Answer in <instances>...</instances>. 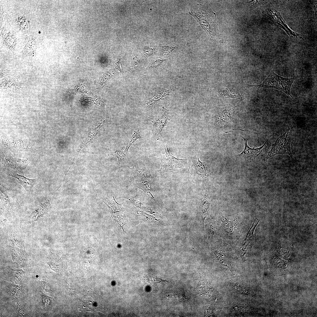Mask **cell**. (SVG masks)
I'll return each instance as SVG.
<instances>
[{
  "label": "cell",
  "instance_id": "obj_8",
  "mask_svg": "<svg viewBox=\"0 0 317 317\" xmlns=\"http://www.w3.org/2000/svg\"><path fill=\"white\" fill-rule=\"evenodd\" d=\"M245 142V149L243 151L237 156L249 161H254L259 158L267 141L262 146L257 148H251L247 145V139L243 138Z\"/></svg>",
  "mask_w": 317,
  "mask_h": 317
},
{
  "label": "cell",
  "instance_id": "obj_12",
  "mask_svg": "<svg viewBox=\"0 0 317 317\" xmlns=\"http://www.w3.org/2000/svg\"><path fill=\"white\" fill-rule=\"evenodd\" d=\"M209 198L205 192L203 194L200 203V212L203 219H205L210 211Z\"/></svg>",
  "mask_w": 317,
  "mask_h": 317
},
{
  "label": "cell",
  "instance_id": "obj_14",
  "mask_svg": "<svg viewBox=\"0 0 317 317\" xmlns=\"http://www.w3.org/2000/svg\"><path fill=\"white\" fill-rule=\"evenodd\" d=\"M128 151L127 150L126 146L122 147L117 150L115 152L113 153L111 155L116 156L118 158L119 162V167L122 168L124 163L125 159Z\"/></svg>",
  "mask_w": 317,
  "mask_h": 317
},
{
  "label": "cell",
  "instance_id": "obj_5",
  "mask_svg": "<svg viewBox=\"0 0 317 317\" xmlns=\"http://www.w3.org/2000/svg\"><path fill=\"white\" fill-rule=\"evenodd\" d=\"M290 127H289L283 133L273 144L271 150L268 153L267 158L276 155L286 154L292 157L290 145L291 137L290 133Z\"/></svg>",
  "mask_w": 317,
  "mask_h": 317
},
{
  "label": "cell",
  "instance_id": "obj_4",
  "mask_svg": "<svg viewBox=\"0 0 317 317\" xmlns=\"http://www.w3.org/2000/svg\"><path fill=\"white\" fill-rule=\"evenodd\" d=\"M165 154L159 158L161 161L160 170L161 173L166 172H188V170L186 165L187 159L176 158L170 154L168 146L163 145Z\"/></svg>",
  "mask_w": 317,
  "mask_h": 317
},
{
  "label": "cell",
  "instance_id": "obj_2",
  "mask_svg": "<svg viewBox=\"0 0 317 317\" xmlns=\"http://www.w3.org/2000/svg\"><path fill=\"white\" fill-rule=\"evenodd\" d=\"M128 167L130 171V184L133 186L136 189H140L149 196L154 198L151 192L150 171L146 167L139 168L137 161L134 163L133 167Z\"/></svg>",
  "mask_w": 317,
  "mask_h": 317
},
{
  "label": "cell",
  "instance_id": "obj_9",
  "mask_svg": "<svg viewBox=\"0 0 317 317\" xmlns=\"http://www.w3.org/2000/svg\"><path fill=\"white\" fill-rule=\"evenodd\" d=\"M174 92L173 89H164L159 91L156 90L153 98L150 100L146 102L145 105L147 109L150 108L166 97L172 95Z\"/></svg>",
  "mask_w": 317,
  "mask_h": 317
},
{
  "label": "cell",
  "instance_id": "obj_1",
  "mask_svg": "<svg viewBox=\"0 0 317 317\" xmlns=\"http://www.w3.org/2000/svg\"><path fill=\"white\" fill-rule=\"evenodd\" d=\"M189 13L196 20L210 39L215 40L218 29L215 13L209 7L198 4L190 8Z\"/></svg>",
  "mask_w": 317,
  "mask_h": 317
},
{
  "label": "cell",
  "instance_id": "obj_6",
  "mask_svg": "<svg viewBox=\"0 0 317 317\" xmlns=\"http://www.w3.org/2000/svg\"><path fill=\"white\" fill-rule=\"evenodd\" d=\"M170 111L163 107L161 112L156 120L152 121L153 123L152 132L156 139L158 140L162 136V131L169 120Z\"/></svg>",
  "mask_w": 317,
  "mask_h": 317
},
{
  "label": "cell",
  "instance_id": "obj_17",
  "mask_svg": "<svg viewBox=\"0 0 317 317\" xmlns=\"http://www.w3.org/2000/svg\"><path fill=\"white\" fill-rule=\"evenodd\" d=\"M230 111L228 110L225 109L222 112L218 117V122L220 123H226L229 120L230 117Z\"/></svg>",
  "mask_w": 317,
  "mask_h": 317
},
{
  "label": "cell",
  "instance_id": "obj_16",
  "mask_svg": "<svg viewBox=\"0 0 317 317\" xmlns=\"http://www.w3.org/2000/svg\"><path fill=\"white\" fill-rule=\"evenodd\" d=\"M142 139L140 135L139 129L137 131H134L132 135L129 138L127 141V146H126L127 150H129L131 145L138 139Z\"/></svg>",
  "mask_w": 317,
  "mask_h": 317
},
{
  "label": "cell",
  "instance_id": "obj_15",
  "mask_svg": "<svg viewBox=\"0 0 317 317\" xmlns=\"http://www.w3.org/2000/svg\"><path fill=\"white\" fill-rule=\"evenodd\" d=\"M259 222V220L257 219H255L253 224L251 228L247 234L246 237L242 242L244 243L242 247L244 246V249L247 248L250 245L251 239L254 236V232L256 226Z\"/></svg>",
  "mask_w": 317,
  "mask_h": 317
},
{
  "label": "cell",
  "instance_id": "obj_10",
  "mask_svg": "<svg viewBox=\"0 0 317 317\" xmlns=\"http://www.w3.org/2000/svg\"><path fill=\"white\" fill-rule=\"evenodd\" d=\"M50 205V200L48 199L41 204L29 216L28 220L26 221V225L37 220L40 217L43 216L48 211Z\"/></svg>",
  "mask_w": 317,
  "mask_h": 317
},
{
  "label": "cell",
  "instance_id": "obj_11",
  "mask_svg": "<svg viewBox=\"0 0 317 317\" xmlns=\"http://www.w3.org/2000/svg\"><path fill=\"white\" fill-rule=\"evenodd\" d=\"M9 175L15 178L28 193H30L31 192L33 188L36 183V179H29L25 177L24 175H18L16 173H11Z\"/></svg>",
  "mask_w": 317,
  "mask_h": 317
},
{
  "label": "cell",
  "instance_id": "obj_22",
  "mask_svg": "<svg viewBox=\"0 0 317 317\" xmlns=\"http://www.w3.org/2000/svg\"><path fill=\"white\" fill-rule=\"evenodd\" d=\"M110 78V76L108 74H104V76L102 78V82H101V85L102 87H103L104 85H105L106 83L109 80Z\"/></svg>",
  "mask_w": 317,
  "mask_h": 317
},
{
  "label": "cell",
  "instance_id": "obj_3",
  "mask_svg": "<svg viewBox=\"0 0 317 317\" xmlns=\"http://www.w3.org/2000/svg\"><path fill=\"white\" fill-rule=\"evenodd\" d=\"M297 76L288 78L280 76L272 71L266 79L261 84L257 85H249V87H257L277 89L281 91L293 98L290 89L291 85Z\"/></svg>",
  "mask_w": 317,
  "mask_h": 317
},
{
  "label": "cell",
  "instance_id": "obj_21",
  "mask_svg": "<svg viewBox=\"0 0 317 317\" xmlns=\"http://www.w3.org/2000/svg\"><path fill=\"white\" fill-rule=\"evenodd\" d=\"M25 20L22 18L20 19L18 21V23L21 27L24 30H26L28 28L27 23L26 21Z\"/></svg>",
  "mask_w": 317,
  "mask_h": 317
},
{
  "label": "cell",
  "instance_id": "obj_13",
  "mask_svg": "<svg viewBox=\"0 0 317 317\" xmlns=\"http://www.w3.org/2000/svg\"><path fill=\"white\" fill-rule=\"evenodd\" d=\"M36 47L37 44L34 39L30 38L23 50V53L27 56H31L35 53Z\"/></svg>",
  "mask_w": 317,
  "mask_h": 317
},
{
  "label": "cell",
  "instance_id": "obj_20",
  "mask_svg": "<svg viewBox=\"0 0 317 317\" xmlns=\"http://www.w3.org/2000/svg\"><path fill=\"white\" fill-rule=\"evenodd\" d=\"M161 52L163 54L166 55H171L173 50L176 48L175 46H161Z\"/></svg>",
  "mask_w": 317,
  "mask_h": 317
},
{
  "label": "cell",
  "instance_id": "obj_7",
  "mask_svg": "<svg viewBox=\"0 0 317 317\" xmlns=\"http://www.w3.org/2000/svg\"><path fill=\"white\" fill-rule=\"evenodd\" d=\"M199 154V152L197 149L193 151L191 168L197 175L202 177H209L210 176V173L208 169L207 163L200 161Z\"/></svg>",
  "mask_w": 317,
  "mask_h": 317
},
{
  "label": "cell",
  "instance_id": "obj_18",
  "mask_svg": "<svg viewBox=\"0 0 317 317\" xmlns=\"http://www.w3.org/2000/svg\"><path fill=\"white\" fill-rule=\"evenodd\" d=\"M219 93L221 95L229 97L235 98H238L240 97V94L238 93H239L237 92H235L233 90L228 89L220 91Z\"/></svg>",
  "mask_w": 317,
  "mask_h": 317
},
{
  "label": "cell",
  "instance_id": "obj_19",
  "mask_svg": "<svg viewBox=\"0 0 317 317\" xmlns=\"http://www.w3.org/2000/svg\"><path fill=\"white\" fill-rule=\"evenodd\" d=\"M166 60V59H163L160 57L152 61L149 65L148 68H157L160 66Z\"/></svg>",
  "mask_w": 317,
  "mask_h": 317
}]
</instances>
